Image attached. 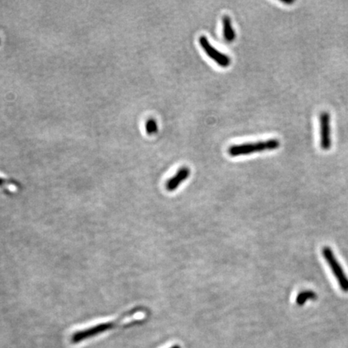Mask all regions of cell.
<instances>
[{
  "instance_id": "6da1fadb",
  "label": "cell",
  "mask_w": 348,
  "mask_h": 348,
  "mask_svg": "<svg viewBox=\"0 0 348 348\" xmlns=\"http://www.w3.org/2000/svg\"><path fill=\"white\" fill-rule=\"evenodd\" d=\"M136 310H137V309H134L132 311L126 313L122 317H119L117 320H114V321L99 323V324L93 326V327H88V328L85 329V330L76 331L74 335H72V342L73 343H77V342L85 340V339H88V338H93V337L100 335V334H103V333L106 332V331L113 330V329L124 323H123L124 320L131 317L132 314L135 313Z\"/></svg>"
},
{
  "instance_id": "7a4b0ae2",
  "label": "cell",
  "mask_w": 348,
  "mask_h": 348,
  "mask_svg": "<svg viewBox=\"0 0 348 348\" xmlns=\"http://www.w3.org/2000/svg\"><path fill=\"white\" fill-rule=\"evenodd\" d=\"M280 146V142L279 139H269L267 140H261L256 143L232 145L229 148L228 153L231 157H239V156H244V155H249L251 153L273 151L279 149Z\"/></svg>"
},
{
  "instance_id": "3957f363",
  "label": "cell",
  "mask_w": 348,
  "mask_h": 348,
  "mask_svg": "<svg viewBox=\"0 0 348 348\" xmlns=\"http://www.w3.org/2000/svg\"><path fill=\"white\" fill-rule=\"evenodd\" d=\"M323 255L324 259L327 261L329 267L331 268L333 274L338 281V285L341 289L345 293H348V277L345 274L344 271L340 264L334 255L332 249L330 247H324L323 249Z\"/></svg>"
},
{
  "instance_id": "277c9868",
  "label": "cell",
  "mask_w": 348,
  "mask_h": 348,
  "mask_svg": "<svg viewBox=\"0 0 348 348\" xmlns=\"http://www.w3.org/2000/svg\"><path fill=\"white\" fill-rule=\"evenodd\" d=\"M318 120L320 148L323 151H329L332 146L331 114L327 110H323L319 114Z\"/></svg>"
},
{
  "instance_id": "5b68a950",
  "label": "cell",
  "mask_w": 348,
  "mask_h": 348,
  "mask_svg": "<svg viewBox=\"0 0 348 348\" xmlns=\"http://www.w3.org/2000/svg\"><path fill=\"white\" fill-rule=\"evenodd\" d=\"M199 44L200 46L207 53V56L212 59L220 67L226 68L230 66V63H231L230 56L222 53L213 46L205 36H201L199 37Z\"/></svg>"
},
{
  "instance_id": "8992f818",
  "label": "cell",
  "mask_w": 348,
  "mask_h": 348,
  "mask_svg": "<svg viewBox=\"0 0 348 348\" xmlns=\"http://www.w3.org/2000/svg\"><path fill=\"white\" fill-rule=\"evenodd\" d=\"M190 170L188 167H182L177 172L176 175L167 182L166 189L168 191H174L178 189L181 184L190 177Z\"/></svg>"
},
{
  "instance_id": "52a82bcc",
  "label": "cell",
  "mask_w": 348,
  "mask_h": 348,
  "mask_svg": "<svg viewBox=\"0 0 348 348\" xmlns=\"http://www.w3.org/2000/svg\"><path fill=\"white\" fill-rule=\"evenodd\" d=\"M222 32L223 37L227 42H233L235 41L236 37V32L232 26L231 19L226 15L222 17Z\"/></svg>"
},
{
  "instance_id": "ba28073f",
  "label": "cell",
  "mask_w": 348,
  "mask_h": 348,
  "mask_svg": "<svg viewBox=\"0 0 348 348\" xmlns=\"http://www.w3.org/2000/svg\"><path fill=\"white\" fill-rule=\"evenodd\" d=\"M0 189L8 193H15L19 191V186L15 181L0 177Z\"/></svg>"
},
{
  "instance_id": "9c48e42d",
  "label": "cell",
  "mask_w": 348,
  "mask_h": 348,
  "mask_svg": "<svg viewBox=\"0 0 348 348\" xmlns=\"http://www.w3.org/2000/svg\"><path fill=\"white\" fill-rule=\"evenodd\" d=\"M317 298V294L311 290L302 291L297 297L296 303L298 306H302L305 305L308 300H315Z\"/></svg>"
},
{
  "instance_id": "30bf717a",
  "label": "cell",
  "mask_w": 348,
  "mask_h": 348,
  "mask_svg": "<svg viewBox=\"0 0 348 348\" xmlns=\"http://www.w3.org/2000/svg\"><path fill=\"white\" fill-rule=\"evenodd\" d=\"M145 131L146 133L149 135H153L158 132V125H157V121L154 119L151 118L146 121L145 124Z\"/></svg>"
},
{
  "instance_id": "8fae6325",
  "label": "cell",
  "mask_w": 348,
  "mask_h": 348,
  "mask_svg": "<svg viewBox=\"0 0 348 348\" xmlns=\"http://www.w3.org/2000/svg\"><path fill=\"white\" fill-rule=\"evenodd\" d=\"M280 2H282L283 4H287V5H291V4H294V0H280Z\"/></svg>"
},
{
  "instance_id": "7c38bea8",
  "label": "cell",
  "mask_w": 348,
  "mask_h": 348,
  "mask_svg": "<svg viewBox=\"0 0 348 348\" xmlns=\"http://www.w3.org/2000/svg\"><path fill=\"white\" fill-rule=\"evenodd\" d=\"M172 348H180V347H179V346H173V347H172Z\"/></svg>"
}]
</instances>
